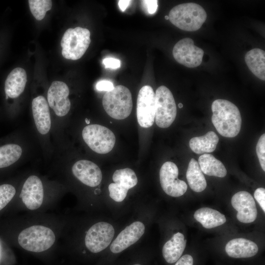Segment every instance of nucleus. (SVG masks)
Masks as SVG:
<instances>
[{
    "mask_svg": "<svg viewBox=\"0 0 265 265\" xmlns=\"http://www.w3.org/2000/svg\"><path fill=\"white\" fill-rule=\"evenodd\" d=\"M68 85L61 81L52 82L47 92V101L55 115L59 118L66 116L71 108Z\"/></svg>",
    "mask_w": 265,
    "mask_h": 265,
    "instance_id": "11",
    "label": "nucleus"
},
{
    "mask_svg": "<svg viewBox=\"0 0 265 265\" xmlns=\"http://www.w3.org/2000/svg\"><path fill=\"white\" fill-rule=\"evenodd\" d=\"M141 2L145 5L148 12L150 14H154L157 10L158 5L157 0H145Z\"/></svg>",
    "mask_w": 265,
    "mask_h": 265,
    "instance_id": "35",
    "label": "nucleus"
},
{
    "mask_svg": "<svg viewBox=\"0 0 265 265\" xmlns=\"http://www.w3.org/2000/svg\"><path fill=\"white\" fill-rule=\"evenodd\" d=\"M133 265H140V264H134Z\"/></svg>",
    "mask_w": 265,
    "mask_h": 265,
    "instance_id": "40",
    "label": "nucleus"
},
{
    "mask_svg": "<svg viewBox=\"0 0 265 265\" xmlns=\"http://www.w3.org/2000/svg\"><path fill=\"white\" fill-rule=\"evenodd\" d=\"M204 51L194 44L190 38H183L174 46L172 54L175 60L188 68H195L202 61Z\"/></svg>",
    "mask_w": 265,
    "mask_h": 265,
    "instance_id": "10",
    "label": "nucleus"
},
{
    "mask_svg": "<svg viewBox=\"0 0 265 265\" xmlns=\"http://www.w3.org/2000/svg\"><path fill=\"white\" fill-rule=\"evenodd\" d=\"M254 196L260 205L261 208L265 212V189L263 187L257 188L254 193Z\"/></svg>",
    "mask_w": 265,
    "mask_h": 265,
    "instance_id": "32",
    "label": "nucleus"
},
{
    "mask_svg": "<svg viewBox=\"0 0 265 265\" xmlns=\"http://www.w3.org/2000/svg\"><path fill=\"white\" fill-rule=\"evenodd\" d=\"M193 216L196 221L206 229L220 226L226 221L224 214L215 210L207 207L201 208L196 210Z\"/></svg>",
    "mask_w": 265,
    "mask_h": 265,
    "instance_id": "22",
    "label": "nucleus"
},
{
    "mask_svg": "<svg viewBox=\"0 0 265 265\" xmlns=\"http://www.w3.org/2000/svg\"><path fill=\"white\" fill-rule=\"evenodd\" d=\"M219 141L217 134L212 131L201 136L190 139L189 145L191 150L197 154L211 153L215 150Z\"/></svg>",
    "mask_w": 265,
    "mask_h": 265,
    "instance_id": "23",
    "label": "nucleus"
},
{
    "mask_svg": "<svg viewBox=\"0 0 265 265\" xmlns=\"http://www.w3.org/2000/svg\"><path fill=\"white\" fill-rule=\"evenodd\" d=\"M145 232V226L135 221L122 231L111 243L110 249L113 253H119L135 243Z\"/></svg>",
    "mask_w": 265,
    "mask_h": 265,
    "instance_id": "17",
    "label": "nucleus"
},
{
    "mask_svg": "<svg viewBox=\"0 0 265 265\" xmlns=\"http://www.w3.org/2000/svg\"><path fill=\"white\" fill-rule=\"evenodd\" d=\"M183 106V105L182 103H179V104H178V107H179V108H182Z\"/></svg>",
    "mask_w": 265,
    "mask_h": 265,
    "instance_id": "38",
    "label": "nucleus"
},
{
    "mask_svg": "<svg viewBox=\"0 0 265 265\" xmlns=\"http://www.w3.org/2000/svg\"><path fill=\"white\" fill-rule=\"evenodd\" d=\"M186 241L184 235L178 232L164 244L162 252L166 262L172 264L179 260L185 249Z\"/></svg>",
    "mask_w": 265,
    "mask_h": 265,
    "instance_id": "21",
    "label": "nucleus"
},
{
    "mask_svg": "<svg viewBox=\"0 0 265 265\" xmlns=\"http://www.w3.org/2000/svg\"><path fill=\"white\" fill-rule=\"evenodd\" d=\"M244 60L251 72L260 80H265V51L259 48L252 49L246 53Z\"/></svg>",
    "mask_w": 265,
    "mask_h": 265,
    "instance_id": "24",
    "label": "nucleus"
},
{
    "mask_svg": "<svg viewBox=\"0 0 265 265\" xmlns=\"http://www.w3.org/2000/svg\"><path fill=\"white\" fill-rule=\"evenodd\" d=\"M16 193L15 187L10 184L0 185V211L13 198Z\"/></svg>",
    "mask_w": 265,
    "mask_h": 265,
    "instance_id": "29",
    "label": "nucleus"
},
{
    "mask_svg": "<svg viewBox=\"0 0 265 265\" xmlns=\"http://www.w3.org/2000/svg\"><path fill=\"white\" fill-rule=\"evenodd\" d=\"M90 42V32L88 29L80 26L68 28L61 40L62 55L67 59H79L86 51Z\"/></svg>",
    "mask_w": 265,
    "mask_h": 265,
    "instance_id": "5",
    "label": "nucleus"
},
{
    "mask_svg": "<svg viewBox=\"0 0 265 265\" xmlns=\"http://www.w3.org/2000/svg\"><path fill=\"white\" fill-rule=\"evenodd\" d=\"M103 106L107 114L117 120L128 117L132 108V94L125 86L119 85L106 92L102 100Z\"/></svg>",
    "mask_w": 265,
    "mask_h": 265,
    "instance_id": "4",
    "label": "nucleus"
},
{
    "mask_svg": "<svg viewBox=\"0 0 265 265\" xmlns=\"http://www.w3.org/2000/svg\"><path fill=\"white\" fill-rule=\"evenodd\" d=\"M186 177L190 188L196 192H200L207 187V182L198 162L192 158L188 164Z\"/></svg>",
    "mask_w": 265,
    "mask_h": 265,
    "instance_id": "26",
    "label": "nucleus"
},
{
    "mask_svg": "<svg viewBox=\"0 0 265 265\" xmlns=\"http://www.w3.org/2000/svg\"><path fill=\"white\" fill-rule=\"evenodd\" d=\"M168 16L170 22L180 29L194 31L201 28L207 14L201 5L187 2L173 7Z\"/></svg>",
    "mask_w": 265,
    "mask_h": 265,
    "instance_id": "2",
    "label": "nucleus"
},
{
    "mask_svg": "<svg viewBox=\"0 0 265 265\" xmlns=\"http://www.w3.org/2000/svg\"><path fill=\"white\" fill-rule=\"evenodd\" d=\"M193 259L188 254H186L180 257L176 262L175 265H193Z\"/></svg>",
    "mask_w": 265,
    "mask_h": 265,
    "instance_id": "36",
    "label": "nucleus"
},
{
    "mask_svg": "<svg viewBox=\"0 0 265 265\" xmlns=\"http://www.w3.org/2000/svg\"><path fill=\"white\" fill-rule=\"evenodd\" d=\"M231 204L238 212L236 216L239 221L249 223L256 219L257 210L256 203L248 192L240 191L235 193L232 197Z\"/></svg>",
    "mask_w": 265,
    "mask_h": 265,
    "instance_id": "14",
    "label": "nucleus"
},
{
    "mask_svg": "<svg viewBox=\"0 0 265 265\" xmlns=\"http://www.w3.org/2000/svg\"><path fill=\"white\" fill-rule=\"evenodd\" d=\"M114 183H117L128 190L132 188L137 183V178L132 169L126 168L116 170L112 176Z\"/></svg>",
    "mask_w": 265,
    "mask_h": 265,
    "instance_id": "27",
    "label": "nucleus"
},
{
    "mask_svg": "<svg viewBox=\"0 0 265 265\" xmlns=\"http://www.w3.org/2000/svg\"><path fill=\"white\" fill-rule=\"evenodd\" d=\"M155 113V93L151 86L144 85L140 89L137 99L136 116L139 125L145 128L151 127Z\"/></svg>",
    "mask_w": 265,
    "mask_h": 265,
    "instance_id": "9",
    "label": "nucleus"
},
{
    "mask_svg": "<svg viewBox=\"0 0 265 265\" xmlns=\"http://www.w3.org/2000/svg\"><path fill=\"white\" fill-rule=\"evenodd\" d=\"M212 121L217 132L226 137L237 136L240 130L241 117L238 107L229 101L217 99L212 104Z\"/></svg>",
    "mask_w": 265,
    "mask_h": 265,
    "instance_id": "1",
    "label": "nucleus"
},
{
    "mask_svg": "<svg viewBox=\"0 0 265 265\" xmlns=\"http://www.w3.org/2000/svg\"><path fill=\"white\" fill-rule=\"evenodd\" d=\"M113 227L109 223L99 222L92 225L86 234L84 241L86 248L97 253L106 249L114 235Z\"/></svg>",
    "mask_w": 265,
    "mask_h": 265,
    "instance_id": "8",
    "label": "nucleus"
},
{
    "mask_svg": "<svg viewBox=\"0 0 265 265\" xmlns=\"http://www.w3.org/2000/svg\"><path fill=\"white\" fill-rule=\"evenodd\" d=\"M198 162L202 172L207 175L223 178L227 175L223 164L211 154L200 156Z\"/></svg>",
    "mask_w": 265,
    "mask_h": 265,
    "instance_id": "25",
    "label": "nucleus"
},
{
    "mask_svg": "<svg viewBox=\"0 0 265 265\" xmlns=\"http://www.w3.org/2000/svg\"><path fill=\"white\" fill-rule=\"evenodd\" d=\"M28 2L31 13L38 21L43 19L46 12L52 7L51 0H29Z\"/></svg>",
    "mask_w": 265,
    "mask_h": 265,
    "instance_id": "28",
    "label": "nucleus"
},
{
    "mask_svg": "<svg viewBox=\"0 0 265 265\" xmlns=\"http://www.w3.org/2000/svg\"><path fill=\"white\" fill-rule=\"evenodd\" d=\"M103 63L106 68L116 69L121 66L120 60L113 57L104 58L103 60Z\"/></svg>",
    "mask_w": 265,
    "mask_h": 265,
    "instance_id": "33",
    "label": "nucleus"
},
{
    "mask_svg": "<svg viewBox=\"0 0 265 265\" xmlns=\"http://www.w3.org/2000/svg\"><path fill=\"white\" fill-rule=\"evenodd\" d=\"M23 154V148L19 143L9 139L0 142V170L10 167L16 163Z\"/></svg>",
    "mask_w": 265,
    "mask_h": 265,
    "instance_id": "20",
    "label": "nucleus"
},
{
    "mask_svg": "<svg viewBox=\"0 0 265 265\" xmlns=\"http://www.w3.org/2000/svg\"><path fill=\"white\" fill-rule=\"evenodd\" d=\"M177 165L171 161L164 162L159 171V180L163 190L167 195L177 197L184 195L187 188L185 182L178 179Z\"/></svg>",
    "mask_w": 265,
    "mask_h": 265,
    "instance_id": "12",
    "label": "nucleus"
},
{
    "mask_svg": "<svg viewBox=\"0 0 265 265\" xmlns=\"http://www.w3.org/2000/svg\"><path fill=\"white\" fill-rule=\"evenodd\" d=\"M113 83L107 80H102L97 82L96 89L98 91H110L114 88Z\"/></svg>",
    "mask_w": 265,
    "mask_h": 265,
    "instance_id": "34",
    "label": "nucleus"
},
{
    "mask_svg": "<svg viewBox=\"0 0 265 265\" xmlns=\"http://www.w3.org/2000/svg\"><path fill=\"white\" fill-rule=\"evenodd\" d=\"M131 0H120L118 1V5L122 11H124L131 2Z\"/></svg>",
    "mask_w": 265,
    "mask_h": 265,
    "instance_id": "37",
    "label": "nucleus"
},
{
    "mask_svg": "<svg viewBox=\"0 0 265 265\" xmlns=\"http://www.w3.org/2000/svg\"><path fill=\"white\" fill-rule=\"evenodd\" d=\"M73 175L84 185L90 187L98 186L102 180V173L99 166L87 159L76 161L72 167Z\"/></svg>",
    "mask_w": 265,
    "mask_h": 265,
    "instance_id": "16",
    "label": "nucleus"
},
{
    "mask_svg": "<svg viewBox=\"0 0 265 265\" xmlns=\"http://www.w3.org/2000/svg\"><path fill=\"white\" fill-rule=\"evenodd\" d=\"M109 196L114 201L120 202L126 198L128 189L117 183H111L108 186Z\"/></svg>",
    "mask_w": 265,
    "mask_h": 265,
    "instance_id": "30",
    "label": "nucleus"
},
{
    "mask_svg": "<svg viewBox=\"0 0 265 265\" xmlns=\"http://www.w3.org/2000/svg\"><path fill=\"white\" fill-rule=\"evenodd\" d=\"M27 75L22 68L17 67L11 71L4 83L5 99H15L20 97L25 90Z\"/></svg>",
    "mask_w": 265,
    "mask_h": 265,
    "instance_id": "18",
    "label": "nucleus"
},
{
    "mask_svg": "<svg viewBox=\"0 0 265 265\" xmlns=\"http://www.w3.org/2000/svg\"><path fill=\"white\" fill-rule=\"evenodd\" d=\"M31 109L33 122L39 134L45 136L49 134L52 128V119L47 100L39 95L32 101Z\"/></svg>",
    "mask_w": 265,
    "mask_h": 265,
    "instance_id": "15",
    "label": "nucleus"
},
{
    "mask_svg": "<svg viewBox=\"0 0 265 265\" xmlns=\"http://www.w3.org/2000/svg\"><path fill=\"white\" fill-rule=\"evenodd\" d=\"M227 255L234 258H245L254 256L258 252V246L254 242L243 238L230 240L225 246Z\"/></svg>",
    "mask_w": 265,
    "mask_h": 265,
    "instance_id": "19",
    "label": "nucleus"
},
{
    "mask_svg": "<svg viewBox=\"0 0 265 265\" xmlns=\"http://www.w3.org/2000/svg\"><path fill=\"white\" fill-rule=\"evenodd\" d=\"M56 239L54 232L47 226L34 225L23 230L18 237V242L24 249L41 252L50 248Z\"/></svg>",
    "mask_w": 265,
    "mask_h": 265,
    "instance_id": "3",
    "label": "nucleus"
},
{
    "mask_svg": "<svg viewBox=\"0 0 265 265\" xmlns=\"http://www.w3.org/2000/svg\"><path fill=\"white\" fill-rule=\"evenodd\" d=\"M155 99L156 124L161 128H168L173 123L177 114L173 94L167 87L161 85L156 90Z\"/></svg>",
    "mask_w": 265,
    "mask_h": 265,
    "instance_id": "7",
    "label": "nucleus"
},
{
    "mask_svg": "<svg viewBox=\"0 0 265 265\" xmlns=\"http://www.w3.org/2000/svg\"><path fill=\"white\" fill-rule=\"evenodd\" d=\"M256 153L260 165L265 171V134H262L259 139L256 145Z\"/></svg>",
    "mask_w": 265,
    "mask_h": 265,
    "instance_id": "31",
    "label": "nucleus"
},
{
    "mask_svg": "<svg viewBox=\"0 0 265 265\" xmlns=\"http://www.w3.org/2000/svg\"><path fill=\"white\" fill-rule=\"evenodd\" d=\"M45 189L41 179L35 175L29 176L25 181L20 198L25 206L31 211L39 209L42 205Z\"/></svg>",
    "mask_w": 265,
    "mask_h": 265,
    "instance_id": "13",
    "label": "nucleus"
},
{
    "mask_svg": "<svg viewBox=\"0 0 265 265\" xmlns=\"http://www.w3.org/2000/svg\"><path fill=\"white\" fill-rule=\"evenodd\" d=\"M165 19L166 20H169L168 16L167 15L165 16Z\"/></svg>",
    "mask_w": 265,
    "mask_h": 265,
    "instance_id": "39",
    "label": "nucleus"
},
{
    "mask_svg": "<svg viewBox=\"0 0 265 265\" xmlns=\"http://www.w3.org/2000/svg\"><path fill=\"white\" fill-rule=\"evenodd\" d=\"M82 137L87 145L94 152L106 154L114 146L116 138L113 132L99 124H88L82 130Z\"/></svg>",
    "mask_w": 265,
    "mask_h": 265,
    "instance_id": "6",
    "label": "nucleus"
}]
</instances>
